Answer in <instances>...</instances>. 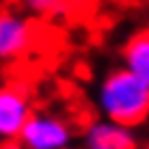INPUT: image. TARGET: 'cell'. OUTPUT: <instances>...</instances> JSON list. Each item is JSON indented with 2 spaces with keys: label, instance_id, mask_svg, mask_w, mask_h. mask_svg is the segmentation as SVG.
Listing matches in <instances>:
<instances>
[{
  "label": "cell",
  "instance_id": "6da1fadb",
  "mask_svg": "<svg viewBox=\"0 0 149 149\" xmlns=\"http://www.w3.org/2000/svg\"><path fill=\"white\" fill-rule=\"evenodd\" d=\"M95 106L102 119L136 130L149 121V86L123 67L110 69L97 84Z\"/></svg>",
  "mask_w": 149,
  "mask_h": 149
},
{
  "label": "cell",
  "instance_id": "7a4b0ae2",
  "mask_svg": "<svg viewBox=\"0 0 149 149\" xmlns=\"http://www.w3.org/2000/svg\"><path fill=\"white\" fill-rule=\"evenodd\" d=\"M17 138L24 149H74L76 127L63 115L35 110Z\"/></svg>",
  "mask_w": 149,
  "mask_h": 149
},
{
  "label": "cell",
  "instance_id": "3957f363",
  "mask_svg": "<svg viewBox=\"0 0 149 149\" xmlns=\"http://www.w3.org/2000/svg\"><path fill=\"white\" fill-rule=\"evenodd\" d=\"M33 112V97L24 82L0 84V141L17 138Z\"/></svg>",
  "mask_w": 149,
  "mask_h": 149
},
{
  "label": "cell",
  "instance_id": "277c9868",
  "mask_svg": "<svg viewBox=\"0 0 149 149\" xmlns=\"http://www.w3.org/2000/svg\"><path fill=\"white\" fill-rule=\"evenodd\" d=\"M35 26L33 19L17 9H0V61H17L33 48Z\"/></svg>",
  "mask_w": 149,
  "mask_h": 149
},
{
  "label": "cell",
  "instance_id": "5b68a950",
  "mask_svg": "<svg viewBox=\"0 0 149 149\" xmlns=\"http://www.w3.org/2000/svg\"><path fill=\"white\" fill-rule=\"evenodd\" d=\"M80 149H141V141L136 130L100 117L82 130Z\"/></svg>",
  "mask_w": 149,
  "mask_h": 149
},
{
  "label": "cell",
  "instance_id": "8992f818",
  "mask_svg": "<svg viewBox=\"0 0 149 149\" xmlns=\"http://www.w3.org/2000/svg\"><path fill=\"white\" fill-rule=\"evenodd\" d=\"M121 63L132 76L149 86V26L141 28L123 43Z\"/></svg>",
  "mask_w": 149,
  "mask_h": 149
},
{
  "label": "cell",
  "instance_id": "52a82bcc",
  "mask_svg": "<svg viewBox=\"0 0 149 149\" xmlns=\"http://www.w3.org/2000/svg\"><path fill=\"white\" fill-rule=\"evenodd\" d=\"M15 9L28 19H61L71 11V0H13Z\"/></svg>",
  "mask_w": 149,
  "mask_h": 149
},
{
  "label": "cell",
  "instance_id": "ba28073f",
  "mask_svg": "<svg viewBox=\"0 0 149 149\" xmlns=\"http://www.w3.org/2000/svg\"><path fill=\"white\" fill-rule=\"evenodd\" d=\"M0 149H24V147L19 138H4V141H0Z\"/></svg>",
  "mask_w": 149,
  "mask_h": 149
},
{
  "label": "cell",
  "instance_id": "9c48e42d",
  "mask_svg": "<svg viewBox=\"0 0 149 149\" xmlns=\"http://www.w3.org/2000/svg\"><path fill=\"white\" fill-rule=\"evenodd\" d=\"M145 149H149V143H147V147H145Z\"/></svg>",
  "mask_w": 149,
  "mask_h": 149
},
{
  "label": "cell",
  "instance_id": "30bf717a",
  "mask_svg": "<svg viewBox=\"0 0 149 149\" xmlns=\"http://www.w3.org/2000/svg\"><path fill=\"white\" fill-rule=\"evenodd\" d=\"M145 2H147V4H149V0H145Z\"/></svg>",
  "mask_w": 149,
  "mask_h": 149
},
{
  "label": "cell",
  "instance_id": "8fae6325",
  "mask_svg": "<svg viewBox=\"0 0 149 149\" xmlns=\"http://www.w3.org/2000/svg\"><path fill=\"white\" fill-rule=\"evenodd\" d=\"M71 2H74V0H71Z\"/></svg>",
  "mask_w": 149,
  "mask_h": 149
}]
</instances>
